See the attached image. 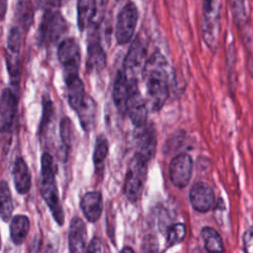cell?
I'll return each instance as SVG.
<instances>
[{
  "mask_svg": "<svg viewBox=\"0 0 253 253\" xmlns=\"http://www.w3.org/2000/svg\"><path fill=\"white\" fill-rule=\"evenodd\" d=\"M53 115H54V108H53L52 102L48 98L42 99V122L40 126L41 135L45 134L47 128L49 127V125L53 120Z\"/></svg>",
  "mask_w": 253,
  "mask_h": 253,
  "instance_id": "4dcf8cb0",
  "label": "cell"
},
{
  "mask_svg": "<svg viewBox=\"0 0 253 253\" xmlns=\"http://www.w3.org/2000/svg\"><path fill=\"white\" fill-rule=\"evenodd\" d=\"M203 19L202 35L204 42L211 50H215L218 43L220 30V8L216 0H202Z\"/></svg>",
  "mask_w": 253,
  "mask_h": 253,
  "instance_id": "5b68a950",
  "label": "cell"
},
{
  "mask_svg": "<svg viewBox=\"0 0 253 253\" xmlns=\"http://www.w3.org/2000/svg\"><path fill=\"white\" fill-rule=\"evenodd\" d=\"M80 208L84 216L90 222H96L103 211V197L99 191L85 193L80 200Z\"/></svg>",
  "mask_w": 253,
  "mask_h": 253,
  "instance_id": "9a60e30c",
  "label": "cell"
},
{
  "mask_svg": "<svg viewBox=\"0 0 253 253\" xmlns=\"http://www.w3.org/2000/svg\"><path fill=\"white\" fill-rule=\"evenodd\" d=\"M137 80H129L123 69L119 70L114 82L113 88V99L122 115L126 114V103L130 92L131 83Z\"/></svg>",
  "mask_w": 253,
  "mask_h": 253,
  "instance_id": "4fadbf2b",
  "label": "cell"
},
{
  "mask_svg": "<svg viewBox=\"0 0 253 253\" xmlns=\"http://www.w3.org/2000/svg\"><path fill=\"white\" fill-rule=\"evenodd\" d=\"M142 76L149 106L152 111H159L169 95L168 62L160 51H154L146 59Z\"/></svg>",
  "mask_w": 253,
  "mask_h": 253,
  "instance_id": "6da1fadb",
  "label": "cell"
},
{
  "mask_svg": "<svg viewBox=\"0 0 253 253\" xmlns=\"http://www.w3.org/2000/svg\"><path fill=\"white\" fill-rule=\"evenodd\" d=\"M6 64L9 76L11 78V82L13 85H19L20 81V58L19 53H14L6 50Z\"/></svg>",
  "mask_w": 253,
  "mask_h": 253,
  "instance_id": "f1b7e54d",
  "label": "cell"
},
{
  "mask_svg": "<svg viewBox=\"0 0 253 253\" xmlns=\"http://www.w3.org/2000/svg\"><path fill=\"white\" fill-rule=\"evenodd\" d=\"M137 135V153L141 154L148 160H150L156 148V134L155 130L151 126H143Z\"/></svg>",
  "mask_w": 253,
  "mask_h": 253,
  "instance_id": "d6986e66",
  "label": "cell"
},
{
  "mask_svg": "<svg viewBox=\"0 0 253 253\" xmlns=\"http://www.w3.org/2000/svg\"><path fill=\"white\" fill-rule=\"evenodd\" d=\"M244 250L248 253H253V226L249 227L243 234Z\"/></svg>",
  "mask_w": 253,
  "mask_h": 253,
  "instance_id": "d6a6232c",
  "label": "cell"
},
{
  "mask_svg": "<svg viewBox=\"0 0 253 253\" xmlns=\"http://www.w3.org/2000/svg\"><path fill=\"white\" fill-rule=\"evenodd\" d=\"M66 0H49L48 1V6L52 7V8H60Z\"/></svg>",
  "mask_w": 253,
  "mask_h": 253,
  "instance_id": "d590c367",
  "label": "cell"
},
{
  "mask_svg": "<svg viewBox=\"0 0 253 253\" xmlns=\"http://www.w3.org/2000/svg\"><path fill=\"white\" fill-rule=\"evenodd\" d=\"M8 7V0H0V22L5 19Z\"/></svg>",
  "mask_w": 253,
  "mask_h": 253,
  "instance_id": "e575fe53",
  "label": "cell"
},
{
  "mask_svg": "<svg viewBox=\"0 0 253 253\" xmlns=\"http://www.w3.org/2000/svg\"><path fill=\"white\" fill-rule=\"evenodd\" d=\"M148 161L147 158L135 152L128 164L125 179L124 193L131 203L137 202L141 197L147 176Z\"/></svg>",
  "mask_w": 253,
  "mask_h": 253,
  "instance_id": "3957f363",
  "label": "cell"
},
{
  "mask_svg": "<svg viewBox=\"0 0 253 253\" xmlns=\"http://www.w3.org/2000/svg\"><path fill=\"white\" fill-rule=\"evenodd\" d=\"M86 240H87V230L84 221L78 217L74 216L69 224L68 230V246L69 251L72 253L86 251Z\"/></svg>",
  "mask_w": 253,
  "mask_h": 253,
  "instance_id": "5bb4252c",
  "label": "cell"
},
{
  "mask_svg": "<svg viewBox=\"0 0 253 253\" xmlns=\"http://www.w3.org/2000/svg\"><path fill=\"white\" fill-rule=\"evenodd\" d=\"M97 13L96 0H78L77 1V26L83 32L89 28Z\"/></svg>",
  "mask_w": 253,
  "mask_h": 253,
  "instance_id": "44dd1931",
  "label": "cell"
},
{
  "mask_svg": "<svg viewBox=\"0 0 253 253\" xmlns=\"http://www.w3.org/2000/svg\"><path fill=\"white\" fill-rule=\"evenodd\" d=\"M230 10L236 25L240 28L248 23V12L246 0H229Z\"/></svg>",
  "mask_w": 253,
  "mask_h": 253,
  "instance_id": "83f0119b",
  "label": "cell"
},
{
  "mask_svg": "<svg viewBox=\"0 0 253 253\" xmlns=\"http://www.w3.org/2000/svg\"><path fill=\"white\" fill-rule=\"evenodd\" d=\"M121 252H123V253H125V252H133V249L132 248H130V247H128V246H126V247H124V248H122L121 249Z\"/></svg>",
  "mask_w": 253,
  "mask_h": 253,
  "instance_id": "8d00e7d4",
  "label": "cell"
},
{
  "mask_svg": "<svg viewBox=\"0 0 253 253\" xmlns=\"http://www.w3.org/2000/svg\"><path fill=\"white\" fill-rule=\"evenodd\" d=\"M0 248H1V238H0Z\"/></svg>",
  "mask_w": 253,
  "mask_h": 253,
  "instance_id": "f35d334b",
  "label": "cell"
},
{
  "mask_svg": "<svg viewBox=\"0 0 253 253\" xmlns=\"http://www.w3.org/2000/svg\"><path fill=\"white\" fill-rule=\"evenodd\" d=\"M59 133L61 142L65 149V153L67 154V151L70 150L74 139V127L69 118L64 117L61 119L59 124Z\"/></svg>",
  "mask_w": 253,
  "mask_h": 253,
  "instance_id": "4316f807",
  "label": "cell"
},
{
  "mask_svg": "<svg viewBox=\"0 0 253 253\" xmlns=\"http://www.w3.org/2000/svg\"><path fill=\"white\" fill-rule=\"evenodd\" d=\"M30 230V220L24 214H17L11 218L10 236L16 245H21L26 240Z\"/></svg>",
  "mask_w": 253,
  "mask_h": 253,
  "instance_id": "7402d4cb",
  "label": "cell"
},
{
  "mask_svg": "<svg viewBox=\"0 0 253 253\" xmlns=\"http://www.w3.org/2000/svg\"><path fill=\"white\" fill-rule=\"evenodd\" d=\"M146 62V43L140 37H136L125 57L123 70L129 80H138L139 73L142 74Z\"/></svg>",
  "mask_w": 253,
  "mask_h": 253,
  "instance_id": "52a82bcc",
  "label": "cell"
},
{
  "mask_svg": "<svg viewBox=\"0 0 253 253\" xmlns=\"http://www.w3.org/2000/svg\"><path fill=\"white\" fill-rule=\"evenodd\" d=\"M75 112L77 113L80 125L84 130L90 131L95 127L98 115V106L90 95L86 94L84 101Z\"/></svg>",
  "mask_w": 253,
  "mask_h": 253,
  "instance_id": "2e32d148",
  "label": "cell"
},
{
  "mask_svg": "<svg viewBox=\"0 0 253 253\" xmlns=\"http://www.w3.org/2000/svg\"><path fill=\"white\" fill-rule=\"evenodd\" d=\"M67 31V22L56 9L47 6L39 27L38 42L40 45H47L57 42Z\"/></svg>",
  "mask_w": 253,
  "mask_h": 253,
  "instance_id": "277c9868",
  "label": "cell"
},
{
  "mask_svg": "<svg viewBox=\"0 0 253 253\" xmlns=\"http://www.w3.org/2000/svg\"><path fill=\"white\" fill-rule=\"evenodd\" d=\"M13 213V201L10 188L6 181H0V217L9 221Z\"/></svg>",
  "mask_w": 253,
  "mask_h": 253,
  "instance_id": "484cf974",
  "label": "cell"
},
{
  "mask_svg": "<svg viewBox=\"0 0 253 253\" xmlns=\"http://www.w3.org/2000/svg\"><path fill=\"white\" fill-rule=\"evenodd\" d=\"M201 236L204 241L205 247L209 252H221L224 251L223 244L219 233L211 226L202 228Z\"/></svg>",
  "mask_w": 253,
  "mask_h": 253,
  "instance_id": "d4e9b609",
  "label": "cell"
},
{
  "mask_svg": "<svg viewBox=\"0 0 253 253\" xmlns=\"http://www.w3.org/2000/svg\"><path fill=\"white\" fill-rule=\"evenodd\" d=\"M86 251L87 252H105V247L102 240L99 237L95 236L90 241Z\"/></svg>",
  "mask_w": 253,
  "mask_h": 253,
  "instance_id": "836d02e7",
  "label": "cell"
},
{
  "mask_svg": "<svg viewBox=\"0 0 253 253\" xmlns=\"http://www.w3.org/2000/svg\"><path fill=\"white\" fill-rule=\"evenodd\" d=\"M67 87V99L70 107L76 111L85 99L86 92L84 84L78 74L64 76Z\"/></svg>",
  "mask_w": 253,
  "mask_h": 253,
  "instance_id": "ac0fdd59",
  "label": "cell"
},
{
  "mask_svg": "<svg viewBox=\"0 0 253 253\" xmlns=\"http://www.w3.org/2000/svg\"><path fill=\"white\" fill-rule=\"evenodd\" d=\"M106 52L99 40L93 39L89 42L87 47L86 68L88 72H100L106 67Z\"/></svg>",
  "mask_w": 253,
  "mask_h": 253,
  "instance_id": "e0dca14e",
  "label": "cell"
},
{
  "mask_svg": "<svg viewBox=\"0 0 253 253\" xmlns=\"http://www.w3.org/2000/svg\"><path fill=\"white\" fill-rule=\"evenodd\" d=\"M36 1V3H37V5H40L41 4V2L42 1V0H35Z\"/></svg>",
  "mask_w": 253,
  "mask_h": 253,
  "instance_id": "74e56055",
  "label": "cell"
},
{
  "mask_svg": "<svg viewBox=\"0 0 253 253\" xmlns=\"http://www.w3.org/2000/svg\"><path fill=\"white\" fill-rule=\"evenodd\" d=\"M189 198L193 209L199 212H207L214 205L213 189L205 182L194 184L190 190Z\"/></svg>",
  "mask_w": 253,
  "mask_h": 253,
  "instance_id": "7c38bea8",
  "label": "cell"
},
{
  "mask_svg": "<svg viewBox=\"0 0 253 253\" xmlns=\"http://www.w3.org/2000/svg\"><path fill=\"white\" fill-rule=\"evenodd\" d=\"M138 20V11L133 2L126 3L120 10L115 27V38L119 44L127 43L134 32Z\"/></svg>",
  "mask_w": 253,
  "mask_h": 253,
  "instance_id": "8992f818",
  "label": "cell"
},
{
  "mask_svg": "<svg viewBox=\"0 0 253 253\" xmlns=\"http://www.w3.org/2000/svg\"><path fill=\"white\" fill-rule=\"evenodd\" d=\"M108 152H109L108 140L105 137V135L100 134L96 138L94 152H93V162H94V166L97 174L101 175L103 173Z\"/></svg>",
  "mask_w": 253,
  "mask_h": 253,
  "instance_id": "cb8c5ba5",
  "label": "cell"
},
{
  "mask_svg": "<svg viewBox=\"0 0 253 253\" xmlns=\"http://www.w3.org/2000/svg\"><path fill=\"white\" fill-rule=\"evenodd\" d=\"M57 57L64 68V76L78 74L81 52L77 41L73 38L62 40L57 47Z\"/></svg>",
  "mask_w": 253,
  "mask_h": 253,
  "instance_id": "ba28073f",
  "label": "cell"
},
{
  "mask_svg": "<svg viewBox=\"0 0 253 253\" xmlns=\"http://www.w3.org/2000/svg\"><path fill=\"white\" fill-rule=\"evenodd\" d=\"M186 235V226L183 223H174L172 224L167 231V238H166V245L167 247H172L184 239Z\"/></svg>",
  "mask_w": 253,
  "mask_h": 253,
  "instance_id": "f546056e",
  "label": "cell"
},
{
  "mask_svg": "<svg viewBox=\"0 0 253 253\" xmlns=\"http://www.w3.org/2000/svg\"><path fill=\"white\" fill-rule=\"evenodd\" d=\"M126 114L134 126L142 127L146 125L147 105L139 92L137 81L131 83L129 96L126 103Z\"/></svg>",
  "mask_w": 253,
  "mask_h": 253,
  "instance_id": "30bf717a",
  "label": "cell"
},
{
  "mask_svg": "<svg viewBox=\"0 0 253 253\" xmlns=\"http://www.w3.org/2000/svg\"><path fill=\"white\" fill-rule=\"evenodd\" d=\"M41 194L56 223L62 225L64 223V211L55 182L52 157L47 152L42 153L41 159Z\"/></svg>",
  "mask_w": 253,
  "mask_h": 253,
  "instance_id": "7a4b0ae2",
  "label": "cell"
},
{
  "mask_svg": "<svg viewBox=\"0 0 253 253\" xmlns=\"http://www.w3.org/2000/svg\"><path fill=\"white\" fill-rule=\"evenodd\" d=\"M21 43H22V34H21L20 27L13 26L8 33L7 50L14 53H20Z\"/></svg>",
  "mask_w": 253,
  "mask_h": 253,
  "instance_id": "1f68e13d",
  "label": "cell"
},
{
  "mask_svg": "<svg viewBox=\"0 0 253 253\" xmlns=\"http://www.w3.org/2000/svg\"><path fill=\"white\" fill-rule=\"evenodd\" d=\"M193 159L188 153L176 155L169 164V178L172 184L179 188H185L192 177Z\"/></svg>",
  "mask_w": 253,
  "mask_h": 253,
  "instance_id": "9c48e42d",
  "label": "cell"
},
{
  "mask_svg": "<svg viewBox=\"0 0 253 253\" xmlns=\"http://www.w3.org/2000/svg\"><path fill=\"white\" fill-rule=\"evenodd\" d=\"M13 181L15 188L19 194H27L32 185L31 173L26 161L22 157H18L13 166Z\"/></svg>",
  "mask_w": 253,
  "mask_h": 253,
  "instance_id": "ffe728a7",
  "label": "cell"
},
{
  "mask_svg": "<svg viewBox=\"0 0 253 253\" xmlns=\"http://www.w3.org/2000/svg\"><path fill=\"white\" fill-rule=\"evenodd\" d=\"M18 103L13 91L9 88L2 90L0 95V132L10 133L17 115Z\"/></svg>",
  "mask_w": 253,
  "mask_h": 253,
  "instance_id": "8fae6325",
  "label": "cell"
},
{
  "mask_svg": "<svg viewBox=\"0 0 253 253\" xmlns=\"http://www.w3.org/2000/svg\"><path fill=\"white\" fill-rule=\"evenodd\" d=\"M16 18L22 29L29 30L34 20V4L32 0H17Z\"/></svg>",
  "mask_w": 253,
  "mask_h": 253,
  "instance_id": "603a6c76",
  "label": "cell"
}]
</instances>
